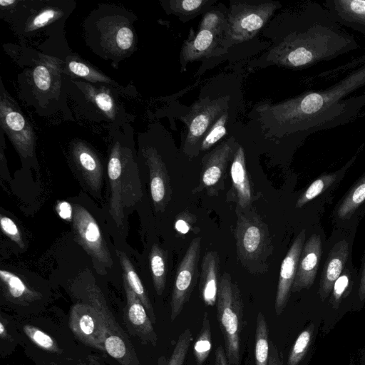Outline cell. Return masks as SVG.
Masks as SVG:
<instances>
[{
    "mask_svg": "<svg viewBox=\"0 0 365 365\" xmlns=\"http://www.w3.org/2000/svg\"><path fill=\"white\" fill-rule=\"evenodd\" d=\"M287 29L269 57L274 63L290 69L307 68L359 47L355 38L317 2H308L290 15Z\"/></svg>",
    "mask_w": 365,
    "mask_h": 365,
    "instance_id": "obj_1",
    "label": "cell"
},
{
    "mask_svg": "<svg viewBox=\"0 0 365 365\" xmlns=\"http://www.w3.org/2000/svg\"><path fill=\"white\" fill-rule=\"evenodd\" d=\"M235 230L236 252L240 264L250 274L265 273L273 254V245L267 225L252 207H236Z\"/></svg>",
    "mask_w": 365,
    "mask_h": 365,
    "instance_id": "obj_2",
    "label": "cell"
},
{
    "mask_svg": "<svg viewBox=\"0 0 365 365\" xmlns=\"http://www.w3.org/2000/svg\"><path fill=\"white\" fill-rule=\"evenodd\" d=\"M110 186L109 212L116 225H123L125 207L135 204L142 197L138 167L131 152L116 143L112 148L108 163Z\"/></svg>",
    "mask_w": 365,
    "mask_h": 365,
    "instance_id": "obj_3",
    "label": "cell"
},
{
    "mask_svg": "<svg viewBox=\"0 0 365 365\" xmlns=\"http://www.w3.org/2000/svg\"><path fill=\"white\" fill-rule=\"evenodd\" d=\"M216 306L228 364L240 365L244 304L237 284L227 272L220 277Z\"/></svg>",
    "mask_w": 365,
    "mask_h": 365,
    "instance_id": "obj_4",
    "label": "cell"
},
{
    "mask_svg": "<svg viewBox=\"0 0 365 365\" xmlns=\"http://www.w3.org/2000/svg\"><path fill=\"white\" fill-rule=\"evenodd\" d=\"M88 301L98 312L103 331L104 351L121 365H138L133 345L125 332L117 323L98 287H86Z\"/></svg>",
    "mask_w": 365,
    "mask_h": 365,
    "instance_id": "obj_5",
    "label": "cell"
},
{
    "mask_svg": "<svg viewBox=\"0 0 365 365\" xmlns=\"http://www.w3.org/2000/svg\"><path fill=\"white\" fill-rule=\"evenodd\" d=\"M279 7L277 2L237 1L230 6L228 29L230 39L241 43L252 39Z\"/></svg>",
    "mask_w": 365,
    "mask_h": 365,
    "instance_id": "obj_6",
    "label": "cell"
},
{
    "mask_svg": "<svg viewBox=\"0 0 365 365\" xmlns=\"http://www.w3.org/2000/svg\"><path fill=\"white\" fill-rule=\"evenodd\" d=\"M200 242V237L192 240L178 267L170 301L172 322L181 313L184 306L189 301L200 277L198 263Z\"/></svg>",
    "mask_w": 365,
    "mask_h": 365,
    "instance_id": "obj_7",
    "label": "cell"
},
{
    "mask_svg": "<svg viewBox=\"0 0 365 365\" xmlns=\"http://www.w3.org/2000/svg\"><path fill=\"white\" fill-rule=\"evenodd\" d=\"M225 102L222 99H202L195 102L183 120L187 126V134L184 145V152L190 158L200 153L201 141L217 118L224 113Z\"/></svg>",
    "mask_w": 365,
    "mask_h": 365,
    "instance_id": "obj_8",
    "label": "cell"
},
{
    "mask_svg": "<svg viewBox=\"0 0 365 365\" xmlns=\"http://www.w3.org/2000/svg\"><path fill=\"white\" fill-rule=\"evenodd\" d=\"M237 148L233 139L230 138L203 157L199 185L193 189V192L205 190L208 196L216 197L224 190L226 170Z\"/></svg>",
    "mask_w": 365,
    "mask_h": 365,
    "instance_id": "obj_9",
    "label": "cell"
},
{
    "mask_svg": "<svg viewBox=\"0 0 365 365\" xmlns=\"http://www.w3.org/2000/svg\"><path fill=\"white\" fill-rule=\"evenodd\" d=\"M73 210V227L79 244L93 258L110 267V254L96 220L81 205H75Z\"/></svg>",
    "mask_w": 365,
    "mask_h": 365,
    "instance_id": "obj_10",
    "label": "cell"
},
{
    "mask_svg": "<svg viewBox=\"0 0 365 365\" xmlns=\"http://www.w3.org/2000/svg\"><path fill=\"white\" fill-rule=\"evenodd\" d=\"M0 103L2 128L21 155L31 156L34 145V133L31 126L20 110L3 93Z\"/></svg>",
    "mask_w": 365,
    "mask_h": 365,
    "instance_id": "obj_11",
    "label": "cell"
},
{
    "mask_svg": "<svg viewBox=\"0 0 365 365\" xmlns=\"http://www.w3.org/2000/svg\"><path fill=\"white\" fill-rule=\"evenodd\" d=\"M68 325L74 336L83 344L105 351L100 317L91 304H74L70 311Z\"/></svg>",
    "mask_w": 365,
    "mask_h": 365,
    "instance_id": "obj_12",
    "label": "cell"
},
{
    "mask_svg": "<svg viewBox=\"0 0 365 365\" xmlns=\"http://www.w3.org/2000/svg\"><path fill=\"white\" fill-rule=\"evenodd\" d=\"M123 285L126 296L124 320L130 333L138 336L144 344L156 346L157 334L145 307L124 277Z\"/></svg>",
    "mask_w": 365,
    "mask_h": 365,
    "instance_id": "obj_13",
    "label": "cell"
},
{
    "mask_svg": "<svg viewBox=\"0 0 365 365\" xmlns=\"http://www.w3.org/2000/svg\"><path fill=\"white\" fill-rule=\"evenodd\" d=\"M305 237V231H301L282 262L274 302L277 315L282 313L287 304Z\"/></svg>",
    "mask_w": 365,
    "mask_h": 365,
    "instance_id": "obj_14",
    "label": "cell"
},
{
    "mask_svg": "<svg viewBox=\"0 0 365 365\" xmlns=\"http://www.w3.org/2000/svg\"><path fill=\"white\" fill-rule=\"evenodd\" d=\"M149 168L150 195L155 209L165 211L172 197L170 179L161 156L153 148L143 151Z\"/></svg>",
    "mask_w": 365,
    "mask_h": 365,
    "instance_id": "obj_15",
    "label": "cell"
},
{
    "mask_svg": "<svg viewBox=\"0 0 365 365\" xmlns=\"http://www.w3.org/2000/svg\"><path fill=\"white\" fill-rule=\"evenodd\" d=\"M322 248L321 237L317 234H313L304 242L292 287L293 292L309 289L313 284L321 259Z\"/></svg>",
    "mask_w": 365,
    "mask_h": 365,
    "instance_id": "obj_16",
    "label": "cell"
},
{
    "mask_svg": "<svg viewBox=\"0 0 365 365\" xmlns=\"http://www.w3.org/2000/svg\"><path fill=\"white\" fill-rule=\"evenodd\" d=\"M230 176L232 189L228 197H231V200L237 203V207L242 210L252 207L254 196L246 168L245 150L240 145L232 160Z\"/></svg>",
    "mask_w": 365,
    "mask_h": 365,
    "instance_id": "obj_17",
    "label": "cell"
},
{
    "mask_svg": "<svg viewBox=\"0 0 365 365\" xmlns=\"http://www.w3.org/2000/svg\"><path fill=\"white\" fill-rule=\"evenodd\" d=\"M225 34L229 36V31L199 27L197 34L185 42L181 50L182 61L188 63L214 55Z\"/></svg>",
    "mask_w": 365,
    "mask_h": 365,
    "instance_id": "obj_18",
    "label": "cell"
},
{
    "mask_svg": "<svg viewBox=\"0 0 365 365\" xmlns=\"http://www.w3.org/2000/svg\"><path fill=\"white\" fill-rule=\"evenodd\" d=\"M324 6L339 25L365 36V0H326Z\"/></svg>",
    "mask_w": 365,
    "mask_h": 365,
    "instance_id": "obj_19",
    "label": "cell"
},
{
    "mask_svg": "<svg viewBox=\"0 0 365 365\" xmlns=\"http://www.w3.org/2000/svg\"><path fill=\"white\" fill-rule=\"evenodd\" d=\"M220 259L217 251L205 252L201 264L199 293L207 307L216 304L220 284Z\"/></svg>",
    "mask_w": 365,
    "mask_h": 365,
    "instance_id": "obj_20",
    "label": "cell"
},
{
    "mask_svg": "<svg viewBox=\"0 0 365 365\" xmlns=\"http://www.w3.org/2000/svg\"><path fill=\"white\" fill-rule=\"evenodd\" d=\"M349 254V243L345 240L336 243L330 251L320 280L319 294L322 299H326L332 291L334 282L344 271Z\"/></svg>",
    "mask_w": 365,
    "mask_h": 365,
    "instance_id": "obj_21",
    "label": "cell"
},
{
    "mask_svg": "<svg viewBox=\"0 0 365 365\" xmlns=\"http://www.w3.org/2000/svg\"><path fill=\"white\" fill-rule=\"evenodd\" d=\"M72 154L86 183L94 191L99 190L102 183V167L96 153L85 143L79 142L73 145Z\"/></svg>",
    "mask_w": 365,
    "mask_h": 365,
    "instance_id": "obj_22",
    "label": "cell"
},
{
    "mask_svg": "<svg viewBox=\"0 0 365 365\" xmlns=\"http://www.w3.org/2000/svg\"><path fill=\"white\" fill-rule=\"evenodd\" d=\"M116 252L123 270V277L125 279L131 289L141 301L153 324H155L156 317L155 316L154 309L139 276L125 252L119 250Z\"/></svg>",
    "mask_w": 365,
    "mask_h": 365,
    "instance_id": "obj_23",
    "label": "cell"
},
{
    "mask_svg": "<svg viewBox=\"0 0 365 365\" xmlns=\"http://www.w3.org/2000/svg\"><path fill=\"white\" fill-rule=\"evenodd\" d=\"M0 278L6 296L18 304L29 303L39 297V294L30 289L19 277L7 270H0Z\"/></svg>",
    "mask_w": 365,
    "mask_h": 365,
    "instance_id": "obj_24",
    "label": "cell"
},
{
    "mask_svg": "<svg viewBox=\"0 0 365 365\" xmlns=\"http://www.w3.org/2000/svg\"><path fill=\"white\" fill-rule=\"evenodd\" d=\"M149 259L153 285L157 294L160 296L166 284L168 253L158 245L154 244L151 247Z\"/></svg>",
    "mask_w": 365,
    "mask_h": 365,
    "instance_id": "obj_25",
    "label": "cell"
},
{
    "mask_svg": "<svg viewBox=\"0 0 365 365\" xmlns=\"http://www.w3.org/2000/svg\"><path fill=\"white\" fill-rule=\"evenodd\" d=\"M365 202V173L352 186L337 207L339 220L350 217Z\"/></svg>",
    "mask_w": 365,
    "mask_h": 365,
    "instance_id": "obj_26",
    "label": "cell"
},
{
    "mask_svg": "<svg viewBox=\"0 0 365 365\" xmlns=\"http://www.w3.org/2000/svg\"><path fill=\"white\" fill-rule=\"evenodd\" d=\"M269 329L266 319L259 312L256 320L255 360V365H267L269 356Z\"/></svg>",
    "mask_w": 365,
    "mask_h": 365,
    "instance_id": "obj_27",
    "label": "cell"
},
{
    "mask_svg": "<svg viewBox=\"0 0 365 365\" xmlns=\"http://www.w3.org/2000/svg\"><path fill=\"white\" fill-rule=\"evenodd\" d=\"M212 349V335L210 318L205 312L202 327L193 345V354L198 365H202L209 356Z\"/></svg>",
    "mask_w": 365,
    "mask_h": 365,
    "instance_id": "obj_28",
    "label": "cell"
},
{
    "mask_svg": "<svg viewBox=\"0 0 365 365\" xmlns=\"http://www.w3.org/2000/svg\"><path fill=\"white\" fill-rule=\"evenodd\" d=\"M338 173L323 175L312 182L309 186L302 193L297 200L295 207L300 208L305 204L319 195L331 184L334 182Z\"/></svg>",
    "mask_w": 365,
    "mask_h": 365,
    "instance_id": "obj_29",
    "label": "cell"
},
{
    "mask_svg": "<svg viewBox=\"0 0 365 365\" xmlns=\"http://www.w3.org/2000/svg\"><path fill=\"white\" fill-rule=\"evenodd\" d=\"M214 3L208 0H172L168 2L169 11L180 17H192Z\"/></svg>",
    "mask_w": 365,
    "mask_h": 365,
    "instance_id": "obj_30",
    "label": "cell"
},
{
    "mask_svg": "<svg viewBox=\"0 0 365 365\" xmlns=\"http://www.w3.org/2000/svg\"><path fill=\"white\" fill-rule=\"evenodd\" d=\"M193 340L190 329H185L178 336L172 354L163 365H184L190 346Z\"/></svg>",
    "mask_w": 365,
    "mask_h": 365,
    "instance_id": "obj_31",
    "label": "cell"
},
{
    "mask_svg": "<svg viewBox=\"0 0 365 365\" xmlns=\"http://www.w3.org/2000/svg\"><path fill=\"white\" fill-rule=\"evenodd\" d=\"M23 329L28 338L41 349L56 354L62 352L56 341L42 330L31 324L25 325Z\"/></svg>",
    "mask_w": 365,
    "mask_h": 365,
    "instance_id": "obj_32",
    "label": "cell"
},
{
    "mask_svg": "<svg viewBox=\"0 0 365 365\" xmlns=\"http://www.w3.org/2000/svg\"><path fill=\"white\" fill-rule=\"evenodd\" d=\"M227 112H224L217 118L203 137L200 145V152L208 150L227 134Z\"/></svg>",
    "mask_w": 365,
    "mask_h": 365,
    "instance_id": "obj_33",
    "label": "cell"
},
{
    "mask_svg": "<svg viewBox=\"0 0 365 365\" xmlns=\"http://www.w3.org/2000/svg\"><path fill=\"white\" fill-rule=\"evenodd\" d=\"M313 329L312 324L298 336L289 354L287 365H298L304 358L311 342Z\"/></svg>",
    "mask_w": 365,
    "mask_h": 365,
    "instance_id": "obj_34",
    "label": "cell"
},
{
    "mask_svg": "<svg viewBox=\"0 0 365 365\" xmlns=\"http://www.w3.org/2000/svg\"><path fill=\"white\" fill-rule=\"evenodd\" d=\"M68 68L73 74L89 81L110 82V79L108 77L81 61H71L68 63Z\"/></svg>",
    "mask_w": 365,
    "mask_h": 365,
    "instance_id": "obj_35",
    "label": "cell"
},
{
    "mask_svg": "<svg viewBox=\"0 0 365 365\" xmlns=\"http://www.w3.org/2000/svg\"><path fill=\"white\" fill-rule=\"evenodd\" d=\"M89 95L93 98L96 106L100 108L108 117L113 118L114 115V101L111 96L105 91H96V89L90 90Z\"/></svg>",
    "mask_w": 365,
    "mask_h": 365,
    "instance_id": "obj_36",
    "label": "cell"
},
{
    "mask_svg": "<svg viewBox=\"0 0 365 365\" xmlns=\"http://www.w3.org/2000/svg\"><path fill=\"white\" fill-rule=\"evenodd\" d=\"M111 38L117 48L123 51L129 50L134 42L133 32L125 25L119 26Z\"/></svg>",
    "mask_w": 365,
    "mask_h": 365,
    "instance_id": "obj_37",
    "label": "cell"
},
{
    "mask_svg": "<svg viewBox=\"0 0 365 365\" xmlns=\"http://www.w3.org/2000/svg\"><path fill=\"white\" fill-rule=\"evenodd\" d=\"M61 15L59 10L46 8L38 13L30 21L29 29L34 30L41 28L55 20Z\"/></svg>",
    "mask_w": 365,
    "mask_h": 365,
    "instance_id": "obj_38",
    "label": "cell"
},
{
    "mask_svg": "<svg viewBox=\"0 0 365 365\" xmlns=\"http://www.w3.org/2000/svg\"><path fill=\"white\" fill-rule=\"evenodd\" d=\"M33 79L36 88L42 91L49 89L51 83V73L48 68L42 64L36 66L33 71Z\"/></svg>",
    "mask_w": 365,
    "mask_h": 365,
    "instance_id": "obj_39",
    "label": "cell"
},
{
    "mask_svg": "<svg viewBox=\"0 0 365 365\" xmlns=\"http://www.w3.org/2000/svg\"><path fill=\"white\" fill-rule=\"evenodd\" d=\"M351 274L350 270L346 268L334 282L332 289V302L335 307H337L340 299L349 284Z\"/></svg>",
    "mask_w": 365,
    "mask_h": 365,
    "instance_id": "obj_40",
    "label": "cell"
},
{
    "mask_svg": "<svg viewBox=\"0 0 365 365\" xmlns=\"http://www.w3.org/2000/svg\"><path fill=\"white\" fill-rule=\"evenodd\" d=\"M0 222L3 232L21 248H24L21 236L15 222L11 218L3 215L1 216Z\"/></svg>",
    "mask_w": 365,
    "mask_h": 365,
    "instance_id": "obj_41",
    "label": "cell"
},
{
    "mask_svg": "<svg viewBox=\"0 0 365 365\" xmlns=\"http://www.w3.org/2000/svg\"><path fill=\"white\" fill-rule=\"evenodd\" d=\"M191 217L188 212L180 213L175 222V230L181 234L187 233L190 229Z\"/></svg>",
    "mask_w": 365,
    "mask_h": 365,
    "instance_id": "obj_42",
    "label": "cell"
},
{
    "mask_svg": "<svg viewBox=\"0 0 365 365\" xmlns=\"http://www.w3.org/2000/svg\"><path fill=\"white\" fill-rule=\"evenodd\" d=\"M56 211L62 219L71 220L73 208L68 202L66 201L59 202L56 205Z\"/></svg>",
    "mask_w": 365,
    "mask_h": 365,
    "instance_id": "obj_43",
    "label": "cell"
},
{
    "mask_svg": "<svg viewBox=\"0 0 365 365\" xmlns=\"http://www.w3.org/2000/svg\"><path fill=\"white\" fill-rule=\"evenodd\" d=\"M282 360L276 345L271 341L267 365H282Z\"/></svg>",
    "mask_w": 365,
    "mask_h": 365,
    "instance_id": "obj_44",
    "label": "cell"
},
{
    "mask_svg": "<svg viewBox=\"0 0 365 365\" xmlns=\"http://www.w3.org/2000/svg\"><path fill=\"white\" fill-rule=\"evenodd\" d=\"M215 365H229L225 349L221 345L215 350Z\"/></svg>",
    "mask_w": 365,
    "mask_h": 365,
    "instance_id": "obj_45",
    "label": "cell"
},
{
    "mask_svg": "<svg viewBox=\"0 0 365 365\" xmlns=\"http://www.w3.org/2000/svg\"><path fill=\"white\" fill-rule=\"evenodd\" d=\"M359 297L361 301L365 299V258L361 270V275L359 286Z\"/></svg>",
    "mask_w": 365,
    "mask_h": 365,
    "instance_id": "obj_46",
    "label": "cell"
},
{
    "mask_svg": "<svg viewBox=\"0 0 365 365\" xmlns=\"http://www.w3.org/2000/svg\"><path fill=\"white\" fill-rule=\"evenodd\" d=\"M0 337L4 340H11V336L9 334L8 329L6 324L4 322V319L1 318L0 322Z\"/></svg>",
    "mask_w": 365,
    "mask_h": 365,
    "instance_id": "obj_47",
    "label": "cell"
},
{
    "mask_svg": "<svg viewBox=\"0 0 365 365\" xmlns=\"http://www.w3.org/2000/svg\"><path fill=\"white\" fill-rule=\"evenodd\" d=\"M16 2V1L14 0H1L0 5L1 6H9L10 5L15 4Z\"/></svg>",
    "mask_w": 365,
    "mask_h": 365,
    "instance_id": "obj_48",
    "label": "cell"
},
{
    "mask_svg": "<svg viewBox=\"0 0 365 365\" xmlns=\"http://www.w3.org/2000/svg\"><path fill=\"white\" fill-rule=\"evenodd\" d=\"M79 365H86V364H79Z\"/></svg>",
    "mask_w": 365,
    "mask_h": 365,
    "instance_id": "obj_49",
    "label": "cell"
}]
</instances>
